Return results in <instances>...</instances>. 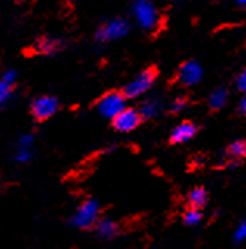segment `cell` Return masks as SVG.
<instances>
[{
	"mask_svg": "<svg viewBox=\"0 0 246 249\" xmlns=\"http://www.w3.org/2000/svg\"><path fill=\"white\" fill-rule=\"evenodd\" d=\"M100 215V204L95 199H86L83 201L76 212L70 218V224L76 229H89L95 226Z\"/></svg>",
	"mask_w": 246,
	"mask_h": 249,
	"instance_id": "1",
	"label": "cell"
},
{
	"mask_svg": "<svg viewBox=\"0 0 246 249\" xmlns=\"http://www.w3.org/2000/svg\"><path fill=\"white\" fill-rule=\"evenodd\" d=\"M129 22L125 19L115 18L105 22L102 27L97 30L95 39L98 42H112V41H119V39L125 37L129 33Z\"/></svg>",
	"mask_w": 246,
	"mask_h": 249,
	"instance_id": "2",
	"label": "cell"
},
{
	"mask_svg": "<svg viewBox=\"0 0 246 249\" xmlns=\"http://www.w3.org/2000/svg\"><path fill=\"white\" fill-rule=\"evenodd\" d=\"M126 107V95L120 92H109L103 95L98 100L97 103V109L102 117L105 119H114L117 117L123 109Z\"/></svg>",
	"mask_w": 246,
	"mask_h": 249,
	"instance_id": "3",
	"label": "cell"
},
{
	"mask_svg": "<svg viewBox=\"0 0 246 249\" xmlns=\"http://www.w3.org/2000/svg\"><path fill=\"white\" fill-rule=\"evenodd\" d=\"M133 18L145 30L155 28L159 22V13L150 0H136L133 3Z\"/></svg>",
	"mask_w": 246,
	"mask_h": 249,
	"instance_id": "4",
	"label": "cell"
},
{
	"mask_svg": "<svg viewBox=\"0 0 246 249\" xmlns=\"http://www.w3.org/2000/svg\"><path fill=\"white\" fill-rule=\"evenodd\" d=\"M35 143H36V136L33 132H27L18 137V140L13 145L11 151V160L14 163H28L35 158Z\"/></svg>",
	"mask_w": 246,
	"mask_h": 249,
	"instance_id": "5",
	"label": "cell"
},
{
	"mask_svg": "<svg viewBox=\"0 0 246 249\" xmlns=\"http://www.w3.org/2000/svg\"><path fill=\"white\" fill-rule=\"evenodd\" d=\"M58 109H59V100L53 95L37 97L30 105V112H32L33 119L37 122H45L52 119L58 112Z\"/></svg>",
	"mask_w": 246,
	"mask_h": 249,
	"instance_id": "6",
	"label": "cell"
},
{
	"mask_svg": "<svg viewBox=\"0 0 246 249\" xmlns=\"http://www.w3.org/2000/svg\"><path fill=\"white\" fill-rule=\"evenodd\" d=\"M156 80V72L155 70H143L139 75H137L134 80H131L125 88V95L126 98H139L143 93H147L150 90V88L155 84Z\"/></svg>",
	"mask_w": 246,
	"mask_h": 249,
	"instance_id": "7",
	"label": "cell"
},
{
	"mask_svg": "<svg viewBox=\"0 0 246 249\" xmlns=\"http://www.w3.org/2000/svg\"><path fill=\"white\" fill-rule=\"evenodd\" d=\"M141 119H142L141 111H136L133 107H125L117 117L112 119V124L120 132H129L139 126Z\"/></svg>",
	"mask_w": 246,
	"mask_h": 249,
	"instance_id": "8",
	"label": "cell"
},
{
	"mask_svg": "<svg viewBox=\"0 0 246 249\" xmlns=\"http://www.w3.org/2000/svg\"><path fill=\"white\" fill-rule=\"evenodd\" d=\"M178 78L182 84L186 86H193L198 84L203 80V67L196 61H187L186 64H182L179 69Z\"/></svg>",
	"mask_w": 246,
	"mask_h": 249,
	"instance_id": "9",
	"label": "cell"
},
{
	"mask_svg": "<svg viewBox=\"0 0 246 249\" xmlns=\"http://www.w3.org/2000/svg\"><path fill=\"white\" fill-rule=\"evenodd\" d=\"M64 41L59 37H42L35 45V53H39L42 56H55L64 50Z\"/></svg>",
	"mask_w": 246,
	"mask_h": 249,
	"instance_id": "10",
	"label": "cell"
},
{
	"mask_svg": "<svg viewBox=\"0 0 246 249\" xmlns=\"http://www.w3.org/2000/svg\"><path fill=\"white\" fill-rule=\"evenodd\" d=\"M196 134V126L193 123L186 122V123H181L178 124L173 132H172V142L173 143H186L189 140H192Z\"/></svg>",
	"mask_w": 246,
	"mask_h": 249,
	"instance_id": "11",
	"label": "cell"
},
{
	"mask_svg": "<svg viewBox=\"0 0 246 249\" xmlns=\"http://www.w3.org/2000/svg\"><path fill=\"white\" fill-rule=\"evenodd\" d=\"M95 233L102 238V240H111L119 233V226L117 223H114L112 220H107V218H103V220H98L95 223Z\"/></svg>",
	"mask_w": 246,
	"mask_h": 249,
	"instance_id": "12",
	"label": "cell"
},
{
	"mask_svg": "<svg viewBox=\"0 0 246 249\" xmlns=\"http://www.w3.org/2000/svg\"><path fill=\"white\" fill-rule=\"evenodd\" d=\"M162 109H164L162 101H160L159 98H151V100H147L142 105L141 114H142L143 119H155V117H158L160 112H162Z\"/></svg>",
	"mask_w": 246,
	"mask_h": 249,
	"instance_id": "13",
	"label": "cell"
},
{
	"mask_svg": "<svg viewBox=\"0 0 246 249\" xmlns=\"http://www.w3.org/2000/svg\"><path fill=\"white\" fill-rule=\"evenodd\" d=\"M228 97H229V93H228V90L225 88L215 89L211 93V97H209V106L212 109H221L228 103Z\"/></svg>",
	"mask_w": 246,
	"mask_h": 249,
	"instance_id": "14",
	"label": "cell"
},
{
	"mask_svg": "<svg viewBox=\"0 0 246 249\" xmlns=\"http://www.w3.org/2000/svg\"><path fill=\"white\" fill-rule=\"evenodd\" d=\"M14 88H16V86L8 83L6 80H3L2 76H0V107L6 106L13 100Z\"/></svg>",
	"mask_w": 246,
	"mask_h": 249,
	"instance_id": "15",
	"label": "cell"
},
{
	"mask_svg": "<svg viewBox=\"0 0 246 249\" xmlns=\"http://www.w3.org/2000/svg\"><path fill=\"white\" fill-rule=\"evenodd\" d=\"M189 202L193 207L201 209L203 206H206V202H207V192L204 189H201V187H196V189H193L190 192Z\"/></svg>",
	"mask_w": 246,
	"mask_h": 249,
	"instance_id": "16",
	"label": "cell"
},
{
	"mask_svg": "<svg viewBox=\"0 0 246 249\" xmlns=\"http://www.w3.org/2000/svg\"><path fill=\"white\" fill-rule=\"evenodd\" d=\"M228 154L234 159L246 158V142L245 140H237V142L230 143L228 148Z\"/></svg>",
	"mask_w": 246,
	"mask_h": 249,
	"instance_id": "17",
	"label": "cell"
},
{
	"mask_svg": "<svg viewBox=\"0 0 246 249\" xmlns=\"http://www.w3.org/2000/svg\"><path fill=\"white\" fill-rule=\"evenodd\" d=\"M201 220H203V213L199 212V209H196V207L189 210V212L184 215V223L187 226H196L201 223Z\"/></svg>",
	"mask_w": 246,
	"mask_h": 249,
	"instance_id": "18",
	"label": "cell"
},
{
	"mask_svg": "<svg viewBox=\"0 0 246 249\" xmlns=\"http://www.w3.org/2000/svg\"><path fill=\"white\" fill-rule=\"evenodd\" d=\"M246 240V218L240 221V224L237 226V229L234 232V241L235 243H242Z\"/></svg>",
	"mask_w": 246,
	"mask_h": 249,
	"instance_id": "19",
	"label": "cell"
},
{
	"mask_svg": "<svg viewBox=\"0 0 246 249\" xmlns=\"http://www.w3.org/2000/svg\"><path fill=\"white\" fill-rule=\"evenodd\" d=\"M237 88L240 92L246 93V70H243V72L238 75L237 78Z\"/></svg>",
	"mask_w": 246,
	"mask_h": 249,
	"instance_id": "20",
	"label": "cell"
},
{
	"mask_svg": "<svg viewBox=\"0 0 246 249\" xmlns=\"http://www.w3.org/2000/svg\"><path fill=\"white\" fill-rule=\"evenodd\" d=\"M186 105H187L186 98H176V100L173 101V105H172L173 112H181L182 109L186 107Z\"/></svg>",
	"mask_w": 246,
	"mask_h": 249,
	"instance_id": "21",
	"label": "cell"
},
{
	"mask_svg": "<svg viewBox=\"0 0 246 249\" xmlns=\"http://www.w3.org/2000/svg\"><path fill=\"white\" fill-rule=\"evenodd\" d=\"M240 112L242 114H246V93H245V97L240 101Z\"/></svg>",
	"mask_w": 246,
	"mask_h": 249,
	"instance_id": "22",
	"label": "cell"
},
{
	"mask_svg": "<svg viewBox=\"0 0 246 249\" xmlns=\"http://www.w3.org/2000/svg\"><path fill=\"white\" fill-rule=\"evenodd\" d=\"M235 2L240 6H246V0H235Z\"/></svg>",
	"mask_w": 246,
	"mask_h": 249,
	"instance_id": "23",
	"label": "cell"
}]
</instances>
